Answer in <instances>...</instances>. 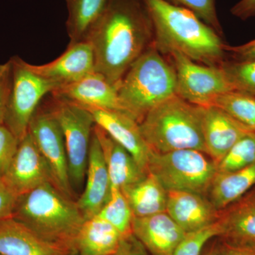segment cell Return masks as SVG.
<instances>
[{
  "label": "cell",
  "instance_id": "836d02e7",
  "mask_svg": "<svg viewBox=\"0 0 255 255\" xmlns=\"http://www.w3.org/2000/svg\"><path fill=\"white\" fill-rule=\"evenodd\" d=\"M17 196L0 178V222L12 218Z\"/></svg>",
  "mask_w": 255,
  "mask_h": 255
},
{
  "label": "cell",
  "instance_id": "cb8c5ba5",
  "mask_svg": "<svg viewBox=\"0 0 255 255\" xmlns=\"http://www.w3.org/2000/svg\"><path fill=\"white\" fill-rule=\"evenodd\" d=\"M134 217H146L166 212L168 191L152 174L122 189Z\"/></svg>",
  "mask_w": 255,
  "mask_h": 255
},
{
  "label": "cell",
  "instance_id": "9a60e30c",
  "mask_svg": "<svg viewBox=\"0 0 255 255\" xmlns=\"http://www.w3.org/2000/svg\"><path fill=\"white\" fill-rule=\"evenodd\" d=\"M166 212L186 233L211 226L221 214L207 196L182 191H168Z\"/></svg>",
  "mask_w": 255,
  "mask_h": 255
},
{
  "label": "cell",
  "instance_id": "8fae6325",
  "mask_svg": "<svg viewBox=\"0 0 255 255\" xmlns=\"http://www.w3.org/2000/svg\"><path fill=\"white\" fill-rule=\"evenodd\" d=\"M2 179L17 197L47 183L53 184L49 168L29 132L19 142Z\"/></svg>",
  "mask_w": 255,
  "mask_h": 255
},
{
  "label": "cell",
  "instance_id": "ab89813d",
  "mask_svg": "<svg viewBox=\"0 0 255 255\" xmlns=\"http://www.w3.org/2000/svg\"><path fill=\"white\" fill-rule=\"evenodd\" d=\"M73 255H77V254H73Z\"/></svg>",
  "mask_w": 255,
  "mask_h": 255
},
{
  "label": "cell",
  "instance_id": "3957f363",
  "mask_svg": "<svg viewBox=\"0 0 255 255\" xmlns=\"http://www.w3.org/2000/svg\"><path fill=\"white\" fill-rule=\"evenodd\" d=\"M12 217L46 241L73 253L74 242L85 221L76 201L51 183L18 196Z\"/></svg>",
  "mask_w": 255,
  "mask_h": 255
},
{
  "label": "cell",
  "instance_id": "6da1fadb",
  "mask_svg": "<svg viewBox=\"0 0 255 255\" xmlns=\"http://www.w3.org/2000/svg\"><path fill=\"white\" fill-rule=\"evenodd\" d=\"M85 41L93 50L96 73L118 87L132 64L153 43L152 22L142 0H109Z\"/></svg>",
  "mask_w": 255,
  "mask_h": 255
},
{
  "label": "cell",
  "instance_id": "1f68e13d",
  "mask_svg": "<svg viewBox=\"0 0 255 255\" xmlns=\"http://www.w3.org/2000/svg\"><path fill=\"white\" fill-rule=\"evenodd\" d=\"M19 140L4 124L0 125V178L9 169L18 149Z\"/></svg>",
  "mask_w": 255,
  "mask_h": 255
},
{
  "label": "cell",
  "instance_id": "f1b7e54d",
  "mask_svg": "<svg viewBox=\"0 0 255 255\" xmlns=\"http://www.w3.org/2000/svg\"><path fill=\"white\" fill-rule=\"evenodd\" d=\"M221 66L233 90L255 97V59L224 61Z\"/></svg>",
  "mask_w": 255,
  "mask_h": 255
},
{
  "label": "cell",
  "instance_id": "60d3db41",
  "mask_svg": "<svg viewBox=\"0 0 255 255\" xmlns=\"http://www.w3.org/2000/svg\"></svg>",
  "mask_w": 255,
  "mask_h": 255
},
{
  "label": "cell",
  "instance_id": "ac0fdd59",
  "mask_svg": "<svg viewBox=\"0 0 255 255\" xmlns=\"http://www.w3.org/2000/svg\"><path fill=\"white\" fill-rule=\"evenodd\" d=\"M51 94L84 107L124 112L119 102L117 87L96 72L78 81L61 85Z\"/></svg>",
  "mask_w": 255,
  "mask_h": 255
},
{
  "label": "cell",
  "instance_id": "4fadbf2b",
  "mask_svg": "<svg viewBox=\"0 0 255 255\" xmlns=\"http://www.w3.org/2000/svg\"><path fill=\"white\" fill-rule=\"evenodd\" d=\"M28 68L42 78L61 85L83 78L95 70V58L90 43L87 41L69 44L68 49L50 63L33 65Z\"/></svg>",
  "mask_w": 255,
  "mask_h": 255
},
{
  "label": "cell",
  "instance_id": "30bf717a",
  "mask_svg": "<svg viewBox=\"0 0 255 255\" xmlns=\"http://www.w3.org/2000/svg\"><path fill=\"white\" fill-rule=\"evenodd\" d=\"M28 132L49 168L52 182L64 195L73 199L68 156L58 122L48 110H37Z\"/></svg>",
  "mask_w": 255,
  "mask_h": 255
},
{
  "label": "cell",
  "instance_id": "d6986e66",
  "mask_svg": "<svg viewBox=\"0 0 255 255\" xmlns=\"http://www.w3.org/2000/svg\"><path fill=\"white\" fill-rule=\"evenodd\" d=\"M251 130L215 106L202 107V132L206 152L219 162L228 150Z\"/></svg>",
  "mask_w": 255,
  "mask_h": 255
},
{
  "label": "cell",
  "instance_id": "e0dca14e",
  "mask_svg": "<svg viewBox=\"0 0 255 255\" xmlns=\"http://www.w3.org/2000/svg\"><path fill=\"white\" fill-rule=\"evenodd\" d=\"M132 232L150 255H172L187 234L167 212L134 217Z\"/></svg>",
  "mask_w": 255,
  "mask_h": 255
},
{
  "label": "cell",
  "instance_id": "4316f807",
  "mask_svg": "<svg viewBox=\"0 0 255 255\" xmlns=\"http://www.w3.org/2000/svg\"><path fill=\"white\" fill-rule=\"evenodd\" d=\"M97 216L117 228L124 237L132 234L134 216L127 198L121 189H111L108 201Z\"/></svg>",
  "mask_w": 255,
  "mask_h": 255
},
{
  "label": "cell",
  "instance_id": "484cf974",
  "mask_svg": "<svg viewBox=\"0 0 255 255\" xmlns=\"http://www.w3.org/2000/svg\"><path fill=\"white\" fill-rule=\"evenodd\" d=\"M212 105L222 110L248 130L255 132L254 96L233 90L218 97Z\"/></svg>",
  "mask_w": 255,
  "mask_h": 255
},
{
  "label": "cell",
  "instance_id": "5bb4252c",
  "mask_svg": "<svg viewBox=\"0 0 255 255\" xmlns=\"http://www.w3.org/2000/svg\"><path fill=\"white\" fill-rule=\"evenodd\" d=\"M218 241L255 251V189L221 211Z\"/></svg>",
  "mask_w": 255,
  "mask_h": 255
},
{
  "label": "cell",
  "instance_id": "ffe728a7",
  "mask_svg": "<svg viewBox=\"0 0 255 255\" xmlns=\"http://www.w3.org/2000/svg\"><path fill=\"white\" fill-rule=\"evenodd\" d=\"M73 252L38 236L14 218L0 222L1 255H73Z\"/></svg>",
  "mask_w": 255,
  "mask_h": 255
},
{
  "label": "cell",
  "instance_id": "83f0119b",
  "mask_svg": "<svg viewBox=\"0 0 255 255\" xmlns=\"http://www.w3.org/2000/svg\"><path fill=\"white\" fill-rule=\"evenodd\" d=\"M255 163V132L249 131L216 163L217 173H228Z\"/></svg>",
  "mask_w": 255,
  "mask_h": 255
},
{
  "label": "cell",
  "instance_id": "d6a6232c",
  "mask_svg": "<svg viewBox=\"0 0 255 255\" xmlns=\"http://www.w3.org/2000/svg\"><path fill=\"white\" fill-rule=\"evenodd\" d=\"M12 81L11 59L0 65V125L3 124Z\"/></svg>",
  "mask_w": 255,
  "mask_h": 255
},
{
  "label": "cell",
  "instance_id": "f35d334b",
  "mask_svg": "<svg viewBox=\"0 0 255 255\" xmlns=\"http://www.w3.org/2000/svg\"><path fill=\"white\" fill-rule=\"evenodd\" d=\"M201 255H217V241L213 243V244L208 248L205 253Z\"/></svg>",
  "mask_w": 255,
  "mask_h": 255
},
{
  "label": "cell",
  "instance_id": "8992f818",
  "mask_svg": "<svg viewBox=\"0 0 255 255\" xmlns=\"http://www.w3.org/2000/svg\"><path fill=\"white\" fill-rule=\"evenodd\" d=\"M147 172L167 191H190L207 196L217 168L205 152L186 149L164 153L152 152Z\"/></svg>",
  "mask_w": 255,
  "mask_h": 255
},
{
  "label": "cell",
  "instance_id": "52a82bcc",
  "mask_svg": "<svg viewBox=\"0 0 255 255\" xmlns=\"http://www.w3.org/2000/svg\"><path fill=\"white\" fill-rule=\"evenodd\" d=\"M53 97L48 110L58 122L63 134L72 187H80L86 177L95 119L85 107L65 99Z\"/></svg>",
  "mask_w": 255,
  "mask_h": 255
},
{
  "label": "cell",
  "instance_id": "7c38bea8",
  "mask_svg": "<svg viewBox=\"0 0 255 255\" xmlns=\"http://www.w3.org/2000/svg\"><path fill=\"white\" fill-rule=\"evenodd\" d=\"M85 108L93 115L96 125L127 149L148 174L147 168L152 151L142 136L138 122L128 114L119 111Z\"/></svg>",
  "mask_w": 255,
  "mask_h": 255
},
{
  "label": "cell",
  "instance_id": "9c48e42d",
  "mask_svg": "<svg viewBox=\"0 0 255 255\" xmlns=\"http://www.w3.org/2000/svg\"><path fill=\"white\" fill-rule=\"evenodd\" d=\"M166 55L175 71L177 95L189 103L199 107L211 106L218 97L233 91L221 65L196 63L178 52Z\"/></svg>",
  "mask_w": 255,
  "mask_h": 255
},
{
  "label": "cell",
  "instance_id": "603a6c76",
  "mask_svg": "<svg viewBox=\"0 0 255 255\" xmlns=\"http://www.w3.org/2000/svg\"><path fill=\"white\" fill-rule=\"evenodd\" d=\"M255 187V163L228 173H216L207 197L219 211L241 199Z\"/></svg>",
  "mask_w": 255,
  "mask_h": 255
},
{
  "label": "cell",
  "instance_id": "5b68a950",
  "mask_svg": "<svg viewBox=\"0 0 255 255\" xmlns=\"http://www.w3.org/2000/svg\"><path fill=\"white\" fill-rule=\"evenodd\" d=\"M138 124L152 152L164 153L188 149L206 154L202 107L192 105L177 95L152 109Z\"/></svg>",
  "mask_w": 255,
  "mask_h": 255
},
{
  "label": "cell",
  "instance_id": "277c9868",
  "mask_svg": "<svg viewBox=\"0 0 255 255\" xmlns=\"http://www.w3.org/2000/svg\"><path fill=\"white\" fill-rule=\"evenodd\" d=\"M117 92L124 113L139 123L152 109L177 95L174 67L152 43L128 70Z\"/></svg>",
  "mask_w": 255,
  "mask_h": 255
},
{
  "label": "cell",
  "instance_id": "2e32d148",
  "mask_svg": "<svg viewBox=\"0 0 255 255\" xmlns=\"http://www.w3.org/2000/svg\"><path fill=\"white\" fill-rule=\"evenodd\" d=\"M85 182V190L76 203L87 220L99 214L108 201L111 193L108 169L94 129L89 150Z\"/></svg>",
  "mask_w": 255,
  "mask_h": 255
},
{
  "label": "cell",
  "instance_id": "f546056e",
  "mask_svg": "<svg viewBox=\"0 0 255 255\" xmlns=\"http://www.w3.org/2000/svg\"><path fill=\"white\" fill-rule=\"evenodd\" d=\"M220 233L221 226L218 221L199 231L187 233L172 255H201L206 243L212 238H217Z\"/></svg>",
  "mask_w": 255,
  "mask_h": 255
},
{
  "label": "cell",
  "instance_id": "e575fe53",
  "mask_svg": "<svg viewBox=\"0 0 255 255\" xmlns=\"http://www.w3.org/2000/svg\"><path fill=\"white\" fill-rule=\"evenodd\" d=\"M112 255H150L133 235L124 237L117 251Z\"/></svg>",
  "mask_w": 255,
  "mask_h": 255
},
{
  "label": "cell",
  "instance_id": "7a4b0ae2",
  "mask_svg": "<svg viewBox=\"0 0 255 255\" xmlns=\"http://www.w3.org/2000/svg\"><path fill=\"white\" fill-rule=\"evenodd\" d=\"M142 1L152 22L154 45L162 54L178 52L196 63L222 65L227 45L214 28L167 0Z\"/></svg>",
  "mask_w": 255,
  "mask_h": 255
},
{
  "label": "cell",
  "instance_id": "7402d4cb",
  "mask_svg": "<svg viewBox=\"0 0 255 255\" xmlns=\"http://www.w3.org/2000/svg\"><path fill=\"white\" fill-rule=\"evenodd\" d=\"M123 238L117 228L95 216L85 220L79 230L74 242V252L78 255H112Z\"/></svg>",
  "mask_w": 255,
  "mask_h": 255
},
{
  "label": "cell",
  "instance_id": "ba28073f",
  "mask_svg": "<svg viewBox=\"0 0 255 255\" xmlns=\"http://www.w3.org/2000/svg\"><path fill=\"white\" fill-rule=\"evenodd\" d=\"M12 63V81L3 124L19 140L27 134L28 127L42 99L59 85L31 71L27 62L18 56Z\"/></svg>",
  "mask_w": 255,
  "mask_h": 255
},
{
  "label": "cell",
  "instance_id": "4dcf8cb0",
  "mask_svg": "<svg viewBox=\"0 0 255 255\" xmlns=\"http://www.w3.org/2000/svg\"><path fill=\"white\" fill-rule=\"evenodd\" d=\"M172 4L189 9L215 31L222 34L215 0H167Z\"/></svg>",
  "mask_w": 255,
  "mask_h": 255
},
{
  "label": "cell",
  "instance_id": "d4e9b609",
  "mask_svg": "<svg viewBox=\"0 0 255 255\" xmlns=\"http://www.w3.org/2000/svg\"><path fill=\"white\" fill-rule=\"evenodd\" d=\"M109 0H66L69 44L85 41L92 26L104 14Z\"/></svg>",
  "mask_w": 255,
  "mask_h": 255
},
{
  "label": "cell",
  "instance_id": "74e56055",
  "mask_svg": "<svg viewBox=\"0 0 255 255\" xmlns=\"http://www.w3.org/2000/svg\"><path fill=\"white\" fill-rule=\"evenodd\" d=\"M217 255H255V251L229 246L217 239Z\"/></svg>",
  "mask_w": 255,
  "mask_h": 255
},
{
  "label": "cell",
  "instance_id": "8d00e7d4",
  "mask_svg": "<svg viewBox=\"0 0 255 255\" xmlns=\"http://www.w3.org/2000/svg\"><path fill=\"white\" fill-rule=\"evenodd\" d=\"M231 13L242 20L255 16V0H241L233 6Z\"/></svg>",
  "mask_w": 255,
  "mask_h": 255
},
{
  "label": "cell",
  "instance_id": "d590c367",
  "mask_svg": "<svg viewBox=\"0 0 255 255\" xmlns=\"http://www.w3.org/2000/svg\"><path fill=\"white\" fill-rule=\"evenodd\" d=\"M226 50L232 53L234 60L255 59V39L241 46H227Z\"/></svg>",
  "mask_w": 255,
  "mask_h": 255
},
{
  "label": "cell",
  "instance_id": "44dd1931",
  "mask_svg": "<svg viewBox=\"0 0 255 255\" xmlns=\"http://www.w3.org/2000/svg\"><path fill=\"white\" fill-rule=\"evenodd\" d=\"M94 132L100 142L110 175L111 189H123L147 175L131 154L97 125Z\"/></svg>",
  "mask_w": 255,
  "mask_h": 255
}]
</instances>
